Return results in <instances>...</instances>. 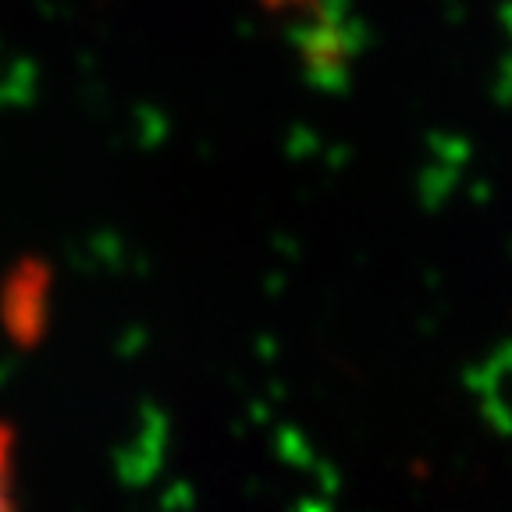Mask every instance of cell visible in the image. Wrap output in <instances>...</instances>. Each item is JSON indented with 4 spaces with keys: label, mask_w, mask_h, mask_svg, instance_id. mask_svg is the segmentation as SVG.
Returning a JSON list of instances; mask_svg holds the SVG:
<instances>
[{
    "label": "cell",
    "mask_w": 512,
    "mask_h": 512,
    "mask_svg": "<svg viewBox=\"0 0 512 512\" xmlns=\"http://www.w3.org/2000/svg\"><path fill=\"white\" fill-rule=\"evenodd\" d=\"M11 459H15L11 431L8 427H0V512H18L15 509V473H11Z\"/></svg>",
    "instance_id": "cell-1"
}]
</instances>
